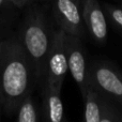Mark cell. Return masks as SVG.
Masks as SVG:
<instances>
[{"instance_id":"cell-1","label":"cell","mask_w":122,"mask_h":122,"mask_svg":"<svg viewBox=\"0 0 122 122\" xmlns=\"http://www.w3.org/2000/svg\"><path fill=\"white\" fill-rule=\"evenodd\" d=\"M33 67L18 39L0 42V106L6 114L16 112L31 94Z\"/></svg>"},{"instance_id":"cell-2","label":"cell","mask_w":122,"mask_h":122,"mask_svg":"<svg viewBox=\"0 0 122 122\" xmlns=\"http://www.w3.org/2000/svg\"><path fill=\"white\" fill-rule=\"evenodd\" d=\"M19 41L32 64L34 78L40 80L46 74L47 57L51 44L44 24L36 19L29 21L25 26Z\"/></svg>"},{"instance_id":"cell-3","label":"cell","mask_w":122,"mask_h":122,"mask_svg":"<svg viewBox=\"0 0 122 122\" xmlns=\"http://www.w3.org/2000/svg\"><path fill=\"white\" fill-rule=\"evenodd\" d=\"M65 36L66 33L62 29L54 34L46 63L45 85L53 87L59 91H61L63 80L69 71L65 49Z\"/></svg>"},{"instance_id":"cell-4","label":"cell","mask_w":122,"mask_h":122,"mask_svg":"<svg viewBox=\"0 0 122 122\" xmlns=\"http://www.w3.org/2000/svg\"><path fill=\"white\" fill-rule=\"evenodd\" d=\"M65 49H66L67 67L72 77L76 81L82 99L85 97L88 88V77H87L86 60H85L84 48L78 36L67 34L65 36Z\"/></svg>"},{"instance_id":"cell-5","label":"cell","mask_w":122,"mask_h":122,"mask_svg":"<svg viewBox=\"0 0 122 122\" xmlns=\"http://www.w3.org/2000/svg\"><path fill=\"white\" fill-rule=\"evenodd\" d=\"M89 84L99 87L108 97L122 101V78L112 67L107 64H97L93 66Z\"/></svg>"},{"instance_id":"cell-6","label":"cell","mask_w":122,"mask_h":122,"mask_svg":"<svg viewBox=\"0 0 122 122\" xmlns=\"http://www.w3.org/2000/svg\"><path fill=\"white\" fill-rule=\"evenodd\" d=\"M84 19L89 32L97 42H104L107 36V24L104 13L97 0H86Z\"/></svg>"},{"instance_id":"cell-7","label":"cell","mask_w":122,"mask_h":122,"mask_svg":"<svg viewBox=\"0 0 122 122\" xmlns=\"http://www.w3.org/2000/svg\"><path fill=\"white\" fill-rule=\"evenodd\" d=\"M57 12L63 31L79 38L82 32L81 18L77 5L73 0H58Z\"/></svg>"},{"instance_id":"cell-8","label":"cell","mask_w":122,"mask_h":122,"mask_svg":"<svg viewBox=\"0 0 122 122\" xmlns=\"http://www.w3.org/2000/svg\"><path fill=\"white\" fill-rule=\"evenodd\" d=\"M44 122H63V104L60 91L45 85L43 100Z\"/></svg>"},{"instance_id":"cell-9","label":"cell","mask_w":122,"mask_h":122,"mask_svg":"<svg viewBox=\"0 0 122 122\" xmlns=\"http://www.w3.org/2000/svg\"><path fill=\"white\" fill-rule=\"evenodd\" d=\"M85 101V118L84 122H100L101 120L102 100L100 99L95 88L91 84L88 85Z\"/></svg>"},{"instance_id":"cell-10","label":"cell","mask_w":122,"mask_h":122,"mask_svg":"<svg viewBox=\"0 0 122 122\" xmlns=\"http://www.w3.org/2000/svg\"><path fill=\"white\" fill-rule=\"evenodd\" d=\"M16 122H38V112L31 94L26 97L19 105Z\"/></svg>"},{"instance_id":"cell-11","label":"cell","mask_w":122,"mask_h":122,"mask_svg":"<svg viewBox=\"0 0 122 122\" xmlns=\"http://www.w3.org/2000/svg\"><path fill=\"white\" fill-rule=\"evenodd\" d=\"M100 122H117V116L114 110L106 105L102 101V108H101V120Z\"/></svg>"},{"instance_id":"cell-12","label":"cell","mask_w":122,"mask_h":122,"mask_svg":"<svg viewBox=\"0 0 122 122\" xmlns=\"http://www.w3.org/2000/svg\"><path fill=\"white\" fill-rule=\"evenodd\" d=\"M110 16H112L114 23H116L120 28H122V10L120 9H112L110 10Z\"/></svg>"},{"instance_id":"cell-13","label":"cell","mask_w":122,"mask_h":122,"mask_svg":"<svg viewBox=\"0 0 122 122\" xmlns=\"http://www.w3.org/2000/svg\"><path fill=\"white\" fill-rule=\"evenodd\" d=\"M13 1H15L16 3H21V2H23L24 0H13Z\"/></svg>"},{"instance_id":"cell-14","label":"cell","mask_w":122,"mask_h":122,"mask_svg":"<svg viewBox=\"0 0 122 122\" xmlns=\"http://www.w3.org/2000/svg\"><path fill=\"white\" fill-rule=\"evenodd\" d=\"M2 2H3V0H0V5L2 4Z\"/></svg>"},{"instance_id":"cell-15","label":"cell","mask_w":122,"mask_h":122,"mask_svg":"<svg viewBox=\"0 0 122 122\" xmlns=\"http://www.w3.org/2000/svg\"><path fill=\"white\" fill-rule=\"evenodd\" d=\"M63 122H67V121H66V120H64V119H63Z\"/></svg>"},{"instance_id":"cell-16","label":"cell","mask_w":122,"mask_h":122,"mask_svg":"<svg viewBox=\"0 0 122 122\" xmlns=\"http://www.w3.org/2000/svg\"><path fill=\"white\" fill-rule=\"evenodd\" d=\"M0 112H1V109H0Z\"/></svg>"},{"instance_id":"cell-17","label":"cell","mask_w":122,"mask_h":122,"mask_svg":"<svg viewBox=\"0 0 122 122\" xmlns=\"http://www.w3.org/2000/svg\"><path fill=\"white\" fill-rule=\"evenodd\" d=\"M73 1H74V0H73Z\"/></svg>"}]
</instances>
